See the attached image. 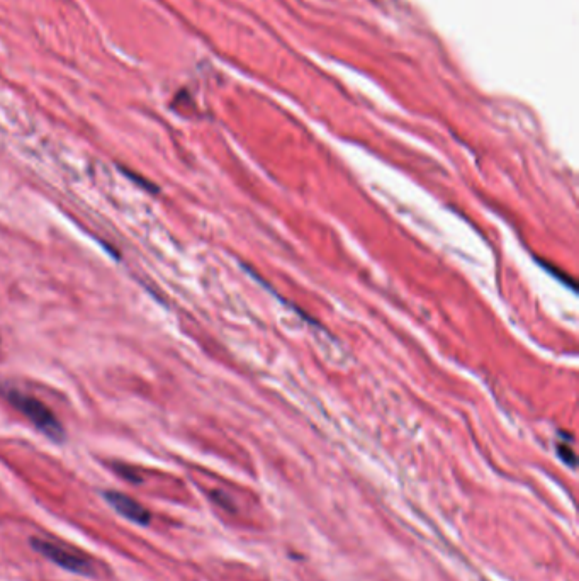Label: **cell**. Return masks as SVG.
<instances>
[{
	"mask_svg": "<svg viewBox=\"0 0 579 581\" xmlns=\"http://www.w3.org/2000/svg\"><path fill=\"white\" fill-rule=\"evenodd\" d=\"M0 395L4 396L7 403H11L17 412L23 413L24 417L28 418L29 422L48 439L53 440V442L65 440L63 425L43 401L34 398V396L26 395L17 388L6 386V384H0Z\"/></svg>",
	"mask_w": 579,
	"mask_h": 581,
	"instance_id": "cell-1",
	"label": "cell"
},
{
	"mask_svg": "<svg viewBox=\"0 0 579 581\" xmlns=\"http://www.w3.org/2000/svg\"><path fill=\"white\" fill-rule=\"evenodd\" d=\"M31 548H33L36 553L43 554L46 559H50L51 563H55V565L60 566L63 570L75 573V575H94V568H92V563H90L89 559L77 556V554L72 553L70 549L58 546L55 542L33 537V539H31Z\"/></svg>",
	"mask_w": 579,
	"mask_h": 581,
	"instance_id": "cell-2",
	"label": "cell"
},
{
	"mask_svg": "<svg viewBox=\"0 0 579 581\" xmlns=\"http://www.w3.org/2000/svg\"><path fill=\"white\" fill-rule=\"evenodd\" d=\"M104 498L119 515H123L124 519L130 520L133 524L148 525L152 522V514L147 508L128 495L119 491H104Z\"/></svg>",
	"mask_w": 579,
	"mask_h": 581,
	"instance_id": "cell-3",
	"label": "cell"
},
{
	"mask_svg": "<svg viewBox=\"0 0 579 581\" xmlns=\"http://www.w3.org/2000/svg\"><path fill=\"white\" fill-rule=\"evenodd\" d=\"M557 452H559V456L563 459L564 463L569 464V466H574L576 464V457H574V451L571 449L569 444H559L557 446Z\"/></svg>",
	"mask_w": 579,
	"mask_h": 581,
	"instance_id": "cell-4",
	"label": "cell"
}]
</instances>
